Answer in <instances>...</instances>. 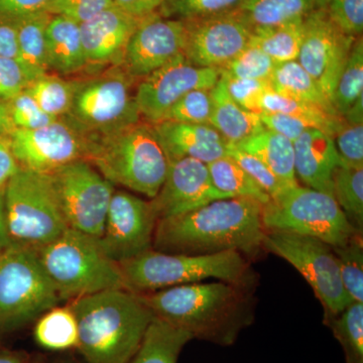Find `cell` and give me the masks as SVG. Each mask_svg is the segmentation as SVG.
Returning <instances> with one entry per match:
<instances>
[{
    "label": "cell",
    "mask_w": 363,
    "mask_h": 363,
    "mask_svg": "<svg viewBox=\"0 0 363 363\" xmlns=\"http://www.w3.org/2000/svg\"><path fill=\"white\" fill-rule=\"evenodd\" d=\"M266 233L262 203L248 197L224 198L157 221L152 248L189 255L253 253L262 247Z\"/></svg>",
    "instance_id": "obj_1"
},
{
    "label": "cell",
    "mask_w": 363,
    "mask_h": 363,
    "mask_svg": "<svg viewBox=\"0 0 363 363\" xmlns=\"http://www.w3.org/2000/svg\"><path fill=\"white\" fill-rule=\"evenodd\" d=\"M247 286L194 283L138 294L155 317L202 340L231 345L252 322Z\"/></svg>",
    "instance_id": "obj_2"
},
{
    "label": "cell",
    "mask_w": 363,
    "mask_h": 363,
    "mask_svg": "<svg viewBox=\"0 0 363 363\" xmlns=\"http://www.w3.org/2000/svg\"><path fill=\"white\" fill-rule=\"evenodd\" d=\"M86 363H130L154 314L138 294L114 289L72 300Z\"/></svg>",
    "instance_id": "obj_3"
},
{
    "label": "cell",
    "mask_w": 363,
    "mask_h": 363,
    "mask_svg": "<svg viewBox=\"0 0 363 363\" xmlns=\"http://www.w3.org/2000/svg\"><path fill=\"white\" fill-rule=\"evenodd\" d=\"M85 161L111 182L154 199L168 174L169 160L149 121L85 138Z\"/></svg>",
    "instance_id": "obj_4"
},
{
    "label": "cell",
    "mask_w": 363,
    "mask_h": 363,
    "mask_svg": "<svg viewBox=\"0 0 363 363\" xmlns=\"http://www.w3.org/2000/svg\"><path fill=\"white\" fill-rule=\"evenodd\" d=\"M124 285L136 294L217 279L248 286L250 266L242 253L228 250L214 255H189L157 252L154 248L121 262Z\"/></svg>",
    "instance_id": "obj_5"
},
{
    "label": "cell",
    "mask_w": 363,
    "mask_h": 363,
    "mask_svg": "<svg viewBox=\"0 0 363 363\" xmlns=\"http://www.w3.org/2000/svg\"><path fill=\"white\" fill-rule=\"evenodd\" d=\"M35 253L61 300L126 289L119 264L102 252L96 238L87 234L67 228Z\"/></svg>",
    "instance_id": "obj_6"
},
{
    "label": "cell",
    "mask_w": 363,
    "mask_h": 363,
    "mask_svg": "<svg viewBox=\"0 0 363 363\" xmlns=\"http://www.w3.org/2000/svg\"><path fill=\"white\" fill-rule=\"evenodd\" d=\"M11 245L38 252L68 228L48 175L20 169L4 191Z\"/></svg>",
    "instance_id": "obj_7"
},
{
    "label": "cell",
    "mask_w": 363,
    "mask_h": 363,
    "mask_svg": "<svg viewBox=\"0 0 363 363\" xmlns=\"http://www.w3.org/2000/svg\"><path fill=\"white\" fill-rule=\"evenodd\" d=\"M262 223L267 231L311 236L333 247L362 234L350 223L333 196L298 184L262 206Z\"/></svg>",
    "instance_id": "obj_8"
},
{
    "label": "cell",
    "mask_w": 363,
    "mask_h": 363,
    "mask_svg": "<svg viewBox=\"0 0 363 363\" xmlns=\"http://www.w3.org/2000/svg\"><path fill=\"white\" fill-rule=\"evenodd\" d=\"M60 301L37 253L11 245L0 255V334L38 319Z\"/></svg>",
    "instance_id": "obj_9"
},
{
    "label": "cell",
    "mask_w": 363,
    "mask_h": 363,
    "mask_svg": "<svg viewBox=\"0 0 363 363\" xmlns=\"http://www.w3.org/2000/svg\"><path fill=\"white\" fill-rule=\"evenodd\" d=\"M130 80L123 68L74 82L71 108L63 117L84 138L113 133L140 121Z\"/></svg>",
    "instance_id": "obj_10"
},
{
    "label": "cell",
    "mask_w": 363,
    "mask_h": 363,
    "mask_svg": "<svg viewBox=\"0 0 363 363\" xmlns=\"http://www.w3.org/2000/svg\"><path fill=\"white\" fill-rule=\"evenodd\" d=\"M262 247L290 262L304 277L323 305L325 319L336 316L352 302L344 288L331 245L311 236L267 231Z\"/></svg>",
    "instance_id": "obj_11"
},
{
    "label": "cell",
    "mask_w": 363,
    "mask_h": 363,
    "mask_svg": "<svg viewBox=\"0 0 363 363\" xmlns=\"http://www.w3.org/2000/svg\"><path fill=\"white\" fill-rule=\"evenodd\" d=\"M68 228L100 238L113 185L85 160L71 162L48 175Z\"/></svg>",
    "instance_id": "obj_12"
},
{
    "label": "cell",
    "mask_w": 363,
    "mask_h": 363,
    "mask_svg": "<svg viewBox=\"0 0 363 363\" xmlns=\"http://www.w3.org/2000/svg\"><path fill=\"white\" fill-rule=\"evenodd\" d=\"M157 223L150 202L114 190L98 243L109 259L121 264L152 247Z\"/></svg>",
    "instance_id": "obj_13"
},
{
    "label": "cell",
    "mask_w": 363,
    "mask_h": 363,
    "mask_svg": "<svg viewBox=\"0 0 363 363\" xmlns=\"http://www.w3.org/2000/svg\"><path fill=\"white\" fill-rule=\"evenodd\" d=\"M357 38L346 35L332 23L326 9L305 18L304 35L297 62L332 104L334 90Z\"/></svg>",
    "instance_id": "obj_14"
},
{
    "label": "cell",
    "mask_w": 363,
    "mask_h": 363,
    "mask_svg": "<svg viewBox=\"0 0 363 363\" xmlns=\"http://www.w3.org/2000/svg\"><path fill=\"white\" fill-rule=\"evenodd\" d=\"M219 78V69L196 66L179 55L140 81L135 95L140 116L159 123L184 95L200 88L211 89Z\"/></svg>",
    "instance_id": "obj_15"
},
{
    "label": "cell",
    "mask_w": 363,
    "mask_h": 363,
    "mask_svg": "<svg viewBox=\"0 0 363 363\" xmlns=\"http://www.w3.org/2000/svg\"><path fill=\"white\" fill-rule=\"evenodd\" d=\"M9 140L20 168L33 173L50 175L85 160V138L64 118L35 130L14 128Z\"/></svg>",
    "instance_id": "obj_16"
},
{
    "label": "cell",
    "mask_w": 363,
    "mask_h": 363,
    "mask_svg": "<svg viewBox=\"0 0 363 363\" xmlns=\"http://www.w3.org/2000/svg\"><path fill=\"white\" fill-rule=\"evenodd\" d=\"M186 58L198 67L220 69L248 44L253 28L240 11L186 21Z\"/></svg>",
    "instance_id": "obj_17"
},
{
    "label": "cell",
    "mask_w": 363,
    "mask_h": 363,
    "mask_svg": "<svg viewBox=\"0 0 363 363\" xmlns=\"http://www.w3.org/2000/svg\"><path fill=\"white\" fill-rule=\"evenodd\" d=\"M187 43V23L157 13L143 18L126 45L123 71L131 79H143L179 55Z\"/></svg>",
    "instance_id": "obj_18"
},
{
    "label": "cell",
    "mask_w": 363,
    "mask_h": 363,
    "mask_svg": "<svg viewBox=\"0 0 363 363\" xmlns=\"http://www.w3.org/2000/svg\"><path fill=\"white\" fill-rule=\"evenodd\" d=\"M224 198L233 197L214 187L207 164L183 157L169 162L166 180L150 204L159 221L188 213Z\"/></svg>",
    "instance_id": "obj_19"
},
{
    "label": "cell",
    "mask_w": 363,
    "mask_h": 363,
    "mask_svg": "<svg viewBox=\"0 0 363 363\" xmlns=\"http://www.w3.org/2000/svg\"><path fill=\"white\" fill-rule=\"evenodd\" d=\"M143 20L112 6L80 23L87 65H121L126 45Z\"/></svg>",
    "instance_id": "obj_20"
},
{
    "label": "cell",
    "mask_w": 363,
    "mask_h": 363,
    "mask_svg": "<svg viewBox=\"0 0 363 363\" xmlns=\"http://www.w3.org/2000/svg\"><path fill=\"white\" fill-rule=\"evenodd\" d=\"M152 125L169 162L191 157L210 164L227 156L229 143L210 124L162 121Z\"/></svg>",
    "instance_id": "obj_21"
},
{
    "label": "cell",
    "mask_w": 363,
    "mask_h": 363,
    "mask_svg": "<svg viewBox=\"0 0 363 363\" xmlns=\"http://www.w3.org/2000/svg\"><path fill=\"white\" fill-rule=\"evenodd\" d=\"M295 173L306 187L333 196L332 177L341 159L332 136L309 130L294 142Z\"/></svg>",
    "instance_id": "obj_22"
},
{
    "label": "cell",
    "mask_w": 363,
    "mask_h": 363,
    "mask_svg": "<svg viewBox=\"0 0 363 363\" xmlns=\"http://www.w3.org/2000/svg\"><path fill=\"white\" fill-rule=\"evenodd\" d=\"M49 71L70 75L87 66L80 25L65 16H52L45 30Z\"/></svg>",
    "instance_id": "obj_23"
},
{
    "label": "cell",
    "mask_w": 363,
    "mask_h": 363,
    "mask_svg": "<svg viewBox=\"0 0 363 363\" xmlns=\"http://www.w3.org/2000/svg\"><path fill=\"white\" fill-rule=\"evenodd\" d=\"M212 112L209 124L229 145H236L264 128L259 114L245 111L233 101L225 89L223 81L211 89Z\"/></svg>",
    "instance_id": "obj_24"
},
{
    "label": "cell",
    "mask_w": 363,
    "mask_h": 363,
    "mask_svg": "<svg viewBox=\"0 0 363 363\" xmlns=\"http://www.w3.org/2000/svg\"><path fill=\"white\" fill-rule=\"evenodd\" d=\"M52 16L43 11L9 21L16 28L18 61L32 79V82L49 72L45 30Z\"/></svg>",
    "instance_id": "obj_25"
},
{
    "label": "cell",
    "mask_w": 363,
    "mask_h": 363,
    "mask_svg": "<svg viewBox=\"0 0 363 363\" xmlns=\"http://www.w3.org/2000/svg\"><path fill=\"white\" fill-rule=\"evenodd\" d=\"M235 147L257 157L284 183L298 185L292 140L264 128Z\"/></svg>",
    "instance_id": "obj_26"
},
{
    "label": "cell",
    "mask_w": 363,
    "mask_h": 363,
    "mask_svg": "<svg viewBox=\"0 0 363 363\" xmlns=\"http://www.w3.org/2000/svg\"><path fill=\"white\" fill-rule=\"evenodd\" d=\"M193 336L154 317L130 363H178L184 346Z\"/></svg>",
    "instance_id": "obj_27"
},
{
    "label": "cell",
    "mask_w": 363,
    "mask_h": 363,
    "mask_svg": "<svg viewBox=\"0 0 363 363\" xmlns=\"http://www.w3.org/2000/svg\"><path fill=\"white\" fill-rule=\"evenodd\" d=\"M327 4L328 0H243L238 11L255 28L306 18Z\"/></svg>",
    "instance_id": "obj_28"
},
{
    "label": "cell",
    "mask_w": 363,
    "mask_h": 363,
    "mask_svg": "<svg viewBox=\"0 0 363 363\" xmlns=\"http://www.w3.org/2000/svg\"><path fill=\"white\" fill-rule=\"evenodd\" d=\"M269 83L277 92L338 114L315 79L298 63L297 60L277 64Z\"/></svg>",
    "instance_id": "obj_29"
},
{
    "label": "cell",
    "mask_w": 363,
    "mask_h": 363,
    "mask_svg": "<svg viewBox=\"0 0 363 363\" xmlns=\"http://www.w3.org/2000/svg\"><path fill=\"white\" fill-rule=\"evenodd\" d=\"M305 18L253 28L252 42L277 64L296 61L304 35Z\"/></svg>",
    "instance_id": "obj_30"
},
{
    "label": "cell",
    "mask_w": 363,
    "mask_h": 363,
    "mask_svg": "<svg viewBox=\"0 0 363 363\" xmlns=\"http://www.w3.org/2000/svg\"><path fill=\"white\" fill-rule=\"evenodd\" d=\"M260 109L262 113L286 114L307 119L314 123L318 130L332 138L336 135L344 121L343 117L338 114L325 111L317 105L281 94L272 88L267 91L262 96Z\"/></svg>",
    "instance_id": "obj_31"
},
{
    "label": "cell",
    "mask_w": 363,
    "mask_h": 363,
    "mask_svg": "<svg viewBox=\"0 0 363 363\" xmlns=\"http://www.w3.org/2000/svg\"><path fill=\"white\" fill-rule=\"evenodd\" d=\"M35 339L49 350H66L77 347L78 323L69 306L52 308L38 320Z\"/></svg>",
    "instance_id": "obj_32"
},
{
    "label": "cell",
    "mask_w": 363,
    "mask_h": 363,
    "mask_svg": "<svg viewBox=\"0 0 363 363\" xmlns=\"http://www.w3.org/2000/svg\"><path fill=\"white\" fill-rule=\"evenodd\" d=\"M207 166L214 187L229 197L252 198L262 203V206L271 199L230 157H221Z\"/></svg>",
    "instance_id": "obj_33"
},
{
    "label": "cell",
    "mask_w": 363,
    "mask_h": 363,
    "mask_svg": "<svg viewBox=\"0 0 363 363\" xmlns=\"http://www.w3.org/2000/svg\"><path fill=\"white\" fill-rule=\"evenodd\" d=\"M333 197L357 230L363 229V168L341 161L332 177Z\"/></svg>",
    "instance_id": "obj_34"
},
{
    "label": "cell",
    "mask_w": 363,
    "mask_h": 363,
    "mask_svg": "<svg viewBox=\"0 0 363 363\" xmlns=\"http://www.w3.org/2000/svg\"><path fill=\"white\" fill-rule=\"evenodd\" d=\"M324 322L342 346L346 363H363V303L351 302Z\"/></svg>",
    "instance_id": "obj_35"
},
{
    "label": "cell",
    "mask_w": 363,
    "mask_h": 363,
    "mask_svg": "<svg viewBox=\"0 0 363 363\" xmlns=\"http://www.w3.org/2000/svg\"><path fill=\"white\" fill-rule=\"evenodd\" d=\"M362 95L363 40L362 35L354 40L350 57L334 90L332 105L339 116L343 117L346 111Z\"/></svg>",
    "instance_id": "obj_36"
},
{
    "label": "cell",
    "mask_w": 363,
    "mask_h": 363,
    "mask_svg": "<svg viewBox=\"0 0 363 363\" xmlns=\"http://www.w3.org/2000/svg\"><path fill=\"white\" fill-rule=\"evenodd\" d=\"M26 89L30 91L40 108L55 118H63L70 111L74 82L47 73L35 79Z\"/></svg>",
    "instance_id": "obj_37"
},
{
    "label": "cell",
    "mask_w": 363,
    "mask_h": 363,
    "mask_svg": "<svg viewBox=\"0 0 363 363\" xmlns=\"http://www.w3.org/2000/svg\"><path fill=\"white\" fill-rule=\"evenodd\" d=\"M333 252L337 257L341 279L350 300L363 303L362 234H357L340 247H333Z\"/></svg>",
    "instance_id": "obj_38"
},
{
    "label": "cell",
    "mask_w": 363,
    "mask_h": 363,
    "mask_svg": "<svg viewBox=\"0 0 363 363\" xmlns=\"http://www.w3.org/2000/svg\"><path fill=\"white\" fill-rule=\"evenodd\" d=\"M243 0H166L161 7L166 16L191 21L240 11Z\"/></svg>",
    "instance_id": "obj_39"
},
{
    "label": "cell",
    "mask_w": 363,
    "mask_h": 363,
    "mask_svg": "<svg viewBox=\"0 0 363 363\" xmlns=\"http://www.w3.org/2000/svg\"><path fill=\"white\" fill-rule=\"evenodd\" d=\"M276 66V62L250 39V44L220 70L234 77L269 81Z\"/></svg>",
    "instance_id": "obj_40"
},
{
    "label": "cell",
    "mask_w": 363,
    "mask_h": 363,
    "mask_svg": "<svg viewBox=\"0 0 363 363\" xmlns=\"http://www.w3.org/2000/svg\"><path fill=\"white\" fill-rule=\"evenodd\" d=\"M211 89L200 88L190 91L169 109L162 121L209 124L212 112Z\"/></svg>",
    "instance_id": "obj_41"
},
{
    "label": "cell",
    "mask_w": 363,
    "mask_h": 363,
    "mask_svg": "<svg viewBox=\"0 0 363 363\" xmlns=\"http://www.w3.org/2000/svg\"><path fill=\"white\" fill-rule=\"evenodd\" d=\"M220 79L225 85L229 96L233 98V101L240 105L241 108L253 113H262V98L267 91L272 89L269 81L234 77L221 70Z\"/></svg>",
    "instance_id": "obj_42"
},
{
    "label": "cell",
    "mask_w": 363,
    "mask_h": 363,
    "mask_svg": "<svg viewBox=\"0 0 363 363\" xmlns=\"http://www.w3.org/2000/svg\"><path fill=\"white\" fill-rule=\"evenodd\" d=\"M227 156L230 157L234 162L245 169L248 176L252 179L262 190H264L269 198L279 194L281 191L291 187L288 184L284 183L281 179L274 175L257 157L248 154L245 150L238 149L233 145H229Z\"/></svg>",
    "instance_id": "obj_43"
},
{
    "label": "cell",
    "mask_w": 363,
    "mask_h": 363,
    "mask_svg": "<svg viewBox=\"0 0 363 363\" xmlns=\"http://www.w3.org/2000/svg\"><path fill=\"white\" fill-rule=\"evenodd\" d=\"M6 105L13 128L18 130H35L57 121L40 108L28 89L16 95Z\"/></svg>",
    "instance_id": "obj_44"
},
{
    "label": "cell",
    "mask_w": 363,
    "mask_h": 363,
    "mask_svg": "<svg viewBox=\"0 0 363 363\" xmlns=\"http://www.w3.org/2000/svg\"><path fill=\"white\" fill-rule=\"evenodd\" d=\"M326 13L339 30L351 37H362L363 0H328Z\"/></svg>",
    "instance_id": "obj_45"
},
{
    "label": "cell",
    "mask_w": 363,
    "mask_h": 363,
    "mask_svg": "<svg viewBox=\"0 0 363 363\" xmlns=\"http://www.w3.org/2000/svg\"><path fill=\"white\" fill-rule=\"evenodd\" d=\"M112 6V0H51L44 11L65 16L80 25Z\"/></svg>",
    "instance_id": "obj_46"
},
{
    "label": "cell",
    "mask_w": 363,
    "mask_h": 363,
    "mask_svg": "<svg viewBox=\"0 0 363 363\" xmlns=\"http://www.w3.org/2000/svg\"><path fill=\"white\" fill-rule=\"evenodd\" d=\"M333 138L341 161L348 166L363 168V123L344 121Z\"/></svg>",
    "instance_id": "obj_47"
},
{
    "label": "cell",
    "mask_w": 363,
    "mask_h": 363,
    "mask_svg": "<svg viewBox=\"0 0 363 363\" xmlns=\"http://www.w3.org/2000/svg\"><path fill=\"white\" fill-rule=\"evenodd\" d=\"M30 83L32 79L18 59L0 57V101H11Z\"/></svg>",
    "instance_id": "obj_48"
},
{
    "label": "cell",
    "mask_w": 363,
    "mask_h": 363,
    "mask_svg": "<svg viewBox=\"0 0 363 363\" xmlns=\"http://www.w3.org/2000/svg\"><path fill=\"white\" fill-rule=\"evenodd\" d=\"M259 116L264 128L285 136L293 143L306 131L318 130L317 126L311 121L300 117L279 113H262Z\"/></svg>",
    "instance_id": "obj_49"
},
{
    "label": "cell",
    "mask_w": 363,
    "mask_h": 363,
    "mask_svg": "<svg viewBox=\"0 0 363 363\" xmlns=\"http://www.w3.org/2000/svg\"><path fill=\"white\" fill-rule=\"evenodd\" d=\"M51 0H0V18L13 20L26 14L45 11Z\"/></svg>",
    "instance_id": "obj_50"
},
{
    "label": "cell",
    "mask_w": 363,
    "mask_h": 363,
    "mask_svg": "<svg viewBox=\"0 0 363 363\" xmlns=\"http://www.w3.org/2000/svg\"><path fill=\"white\" fill-rule=\"evenodd\" d=\"M113 6L136 18H145L157 13L166 0H112Z\"/></svg>",
    "instance_id": "obj_51"
},
{
    "label": "cell",
    "mask_w": 363,
    "mask_h": 363,
    "mask_svg": "<svg viewBox=\"0 0 363 363\" xmlns=\"http://www.w3.org/2000/svg\"><path fill=\"white\" fill-rule=\"evenodd\" d=\"M11 150L9 138H0V193H4L7 183L20 169Z\"/></svg>",
    "instance_id": "obj_52"
},
{
    "label": "cell",
    "mask_w": 363,
    "mask_h": 363,
    "mask_svg": "<svg viewBox=\"0 0 363 363\" xmlns=\"http://www.w3.org/2000/svg\"><path fill=\"white\" fill-rule=\"evenodd\" d=\"M0 57L18 60L16 28L9 21H0Z\"/></svg>",
    "instance_id": "obj_53"
},
{
    "label": "cell",
    "mask_w": 363,
    "mask_h": 363,
    "mask_svg": "<svg viewBox=\"0 0 363 363\" xmlns=\"http://www.w3.org/2000/svg\"><path fill=\"white\" fill-rule=\"evenodd\" d=\"M9 247H11V241L7 233L4 193H0V255Z\"/></svg>",
    "instance_id": "obj_54"
},
{
    "label": "cell",
    "mask_w": 363,
    "mask_h": 363,
    "mask_svg": "<svg viewBox=\"0 0 363 363\" xmlns=\"http://www.w3.org/2000/svg\"><path fill=\"white\" fill-rule=\"evenodd\" d=\"M13 130L7 105L0 101V138H9Z\"/></svg>",
    "instance_id": "obj_55"
},
{
    "label": "cell",
    "mask_w": 363,
    "mask_h": 363,
    "mask_svg": "<svg viewBox=\"0 0 363 363\" xmlns=\"http://www.w3.org/2000/svg\"><path fill=\"white\" fill-rule=\"evenodd\" d=\"M0 363H23L20 357L13 353H2L0 354Z\"/></svg>",
    "instance_id": "obj_56"
}]
</instances>
